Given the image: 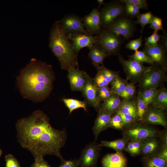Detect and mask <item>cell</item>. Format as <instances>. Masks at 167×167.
<instances>
[{"mask_svg":"<svg viewBox=\"0 0 167 167\" xmlns=\"http://www.w3.org/2000/svg\"><path fill=\"white\" fill-rule=\"evenodd\" d=\"M16 128L20 145L34 158L54 155L62 162L65 160L60 151L66 140V131L53 128L48 117L42 111H34L30 116L19 119Z\"/></svg>","mask_w":167,"mask_h":167,"instance_id":"1","label":"cell"},{"mask_svg":"<svg viewBox=\"0 0 167 167\" xmlns=\"http://www.w3.org/2000/svg\"><path fill=\"white\" fill-rule=\"evenodd\" d=\"M54 77L51 65L33 58L21 69L16 80L24 98L41 102L51 93Z\"/></svg>","mask_w":167,"mask_h":167,"instance_id":"2","label":"cell"},{"mask_svg":"<svg viewBox=\"0 0 167 167\" xmlns=\"http://www.w3.org/2000/svg\"><path fill=\"white\" fill-rule=\"evenodd\" d=\"M49 46L58 60L62 69L68 71L78 68V54L67 35L63 32L59 20L56 21L51 29Z\"/></svg>","mask_w":167,"mask_h":167,"instance_id":"3","label":"cell"},{"mask_svg":"<svg viewBox=\"0 0 167 167\" xmlns=\"http://www.w3.org/2000/svg\"><path fill=\"white\" fill-rule=\"evenodd\" d=\"M167 69L153 65L148 66L139 82L141 91L157 89L167 81Z\"/></svg>","mask_w":167,"mask_h":167,"instance_id":"4","label":"cell"},{"mask_svg":"<svg viewBox=\"0 0 167 167\" xmlns=\"http://www.w3.org/2000/svg\"><path fill=\"white\" fill-rule=\"evenodd\" d=\"M96 36V43L104 49L108 56L119 54L124 40L122 37L104 28H102Z\"/></svg>","mask_w":167,"mask_h":167,"instance_id":"5","label":"cell"},{"mask_svg":"<svg viewBox=\"0 0 167 167\" xmlns=\"http://www.w3.org/2000/svg\"><path fill=\"white\" fill-rule=\"evenodd\" d=\"M100 11L102 28H108L118 18L125 15V3L121 0L111 1L105 4Z\"/></svg>","mask_w":167,"mask_h":167,"instance_id":"6","label":"cell"},{"mask_svg":"<svg viewBox=\"0 0 167 167\" xmlns=\"http://www.w3.org/2000/svg\"><path fill=\"white\" fill-rule=\"evenodd\" d=\"M148 124L136 122L123 129V137L129 141L134 140L141 142L152 137H157L159 131Z\"/></svg>","mask_w":167,"mask_h":167,"instance_id":"7","label":"cell"},{"mask_svg":"<svg viewBox=\"0 0 167 167\" xmlns=\"http://www.w3.org/2000/svg\"><path fill=\"white\" fill-rule=\"evenodd\" d=\"M119 62L122 66L126 79L135 83H138L141 76L148 68L143 63L138 62L131 56H128L127 60L124 59L122 55H118Z\"/></svg>","mask_w":167,"mask_h":167,"instance_id":"8","label":"cell"},{"mask_svg":"<svg viewBox=\"0 0 167 167\" xmlns=\"http://www.w3.org/2000/svg\"><path fill=\"white\" fill-rule=\"evenodd\" d=\"M131 18L126 15L122 16L116 19L107 29L121 36L124 40H128L133 36L136 31V24Z\"/></svg>","mask_w":167,"mask_h":167,"instance_id":"9","label":"cell"},{"mask_svg":"<svg viewBox=\"0 0 167 167\" xmlns=\"http://www.w3.org/2000/svg\"><path fill=\"white\" fill-rule=\"evenodd\" d=\"M59 22L63 32L67 36L88 32L84 27L82 19L75 14L66 15Z\"/></svg>","mask_w":167,"mask_h":167,"instance_id":"10","label":"cell"},{"mask_svg":"<svg viewBox=\"0 0 167 167\" xmlns=\"http://www.w3.org/2000/svg\"><path fill=\"white\" fill-rule=\"evenodd\" d=\"M100 147L99 144L95 142L86 145L78 160L79 166L81 167H94L97 163Z\"/></svg>","mask_w":167,"mask_h":167,"instance_id":"11","label":"cell"},{"mask_svg":"<svg viewBox=\"0 0 167 167\" xmlns=\"http://www.w3.org/2000/svg\"><path fill=\"white\" fill-rule=\"evenodd\" d=\"M143 50L153 65L167 69L166 52L159 44L150 45L145 44Z\"/></svg>","mask_w":167,"mask_h":167,"instance_id":"12","label":"cell"},{"mask_svg":"<svg viewBox=\"0 0 167 167\" xmlns=\"http://www.w3.org/2000/svg\"><path fill=\"white\" fill-rule=\"evenodd\" d=\"M84 28L90 34L98 35L101 32L102 27L100 11L98 8H94L91 11L82 19Z\"/></svg>","mask_w":167,"mask_h":167,"instance_id":"13","label":"cell"},{"mask_svg":"<svg viewBox=\"0 0 167 167\" xmlns=\"http://www.w3.org/2000/svg\"><path fill=\"white\" fill-rule=\"evenodd\" d=\"M99 88L95 83L93 78L88 75L81 91L86 101L95 108L97 107L101 102L99 97Z\"/></svg>","mask_w":167,"mask_h":167,"instance_id":"14","label":"cell"},{"mask_svg":"<svg viewBox=\"0 0 167 167\" xmlns=\"http://www.w3.org/2000/svg\"><path fill=\"white\" fill-rule=\"evenodd\" d=\"M142 121L147 124L159 125L166 128L167 120L165 110L151 105L148 106Z\"/></svg>","mask_w":167,"mask_h":167,"instance_id":"15","label":"cell"},{"mask_svg":"<svg viewBox=\"0 0 167 167\" xmlns=\"http://www.w3.org/2000/svg\"><path fill=\"white\" fill-rule=\"evenodd\" d=\"M71 42L75 50L78 54L80 50L85 47L90 49L96 42L97 36L88 32L67 36Z\"/></svg>","mask_w":167,"mask_h":167,"instance_id":"16","label":"cell"},{"mask_svg":"<svg viewBox=\"0 0 167 167\" xmlns=\"http://www.w3.org/2000/svg\"><path fill=\"white\" fill-rule=\"evenodd\" d=\"M67 77L73 91H80L84 87L88 75L78 68H71L68 71Z\"/></svg>","mask_w":167,"mask_h":167,"instance_id":"17","label":"cell"},{"mask_svg":"<svg viewBox=\"0 0 167 167\" xmlns=\"http://www.w3.org/2000/svg\"><path fill=\"white\" fill-rule=\"evenodd\" d=\"M112 114L102 108L99 111L95 121L93 131L95 141L101 132L110 127V121Z\"/></svg>","mask_w":167,"mask_h":167,"instance_id":"18","label":"cell"},{"mask_svg":"<svg viewBox=\"0 0 167 167\" xmlns=\"http://www.w3.org/2000/svg\"><path fill=\"white\" fill-rule=\"evenodd\" d=\"M88 57L91 59L92 64L98 70L103 65L105 59L108 55L105 51L96 42L89 49Z\"/></svg>","mask_w":167,"mask_h":167,"instance_id":"19","label":"cell"},{"mask_svg":"<svg viewBox=\"0 0 167 167\" xmlns=\"http://www.w3.org/2000/svg\"><path fill=\"white\" fill-rule=\"evenodd\" d=\"M102 163L103 167H126L127 160L122 152H116L106 155Z\"/></svg>","mask_w":167,"mask_h":167,"instance_id":"20","label":"cell"},{"mask_svg":"<svg viewBox=\"0 0 167 167\" xmlns=\"http://www.w3.org/2000/svg\"><path fill=\"white\" fill-rule=\"evenodd\" d=\"M141 154L144 156H152L156 152L160 147L159 142L156 137H152L142 142Z\"/></svg>","mask_w":167,"mask_h":167,"instance_id":"21","label":"cell"},{"mask_svg":"<svg viewBox=\"0 0 167 167\" xmlns=\"http://www.w3.org/2000/svg\"><path fill=\"white\" fill-rule=\"evenodd\" d=\"M150 105L154 107L166 110L167 108V90L166 88L162 87L158 89L155 97Z\"/></svg>","mask_w":167,"mask_h":167,"instance_id":"22","label":"cell"},{"mask_svg":"<svg viewBox=\"0 0 167 167\" xmlns=\"http://www.w3.org/2000/svg\"><path fill=\"white\" fill-rule=\"evenodd\" d=\"M121 101L119 96L113 93L103 101L102 108L113 114L117 112Z\"/></svg>","mask_w":167,"mask_h":167,"instance_id":"23","label":"cell"},{"mask_svg":"<svg viewBox=\"0 0 167 167\" xmlns=\"http://www.w3.org/2000/svg\"><path fill=\"white\" fill-rule=\"evenodd\" d=\"M128 140L124 137L112 141L103 140L99 144L100 147L104 146L112 148L115 150L116 152H122L125 150Z\"/></svg>","mask_w":167,"mask_h":167,"instance_id":"24","label":"cell"},{"mask_svg":"<svg viewBox=\"0 0 167 167\" xmlns=\"http://www.w3.org/2000/svg\"><path fill=\"white\" fill-rule=\"evenodd\" d=\"M117 111L131 116L138 120L134 100L131 99H123L122 100Z\"/></svg>","mask_w":167,"mask_h":167,"instance_id":"25","label":"cell"},{"mask_svg":"<svg viewBox=\"0 0 167 167\" xmlns=\"http://www.w3.org/2000/svg\"><path fill=\"white\" fill-rule=\"evenodd\" d=\"M143 159L144 167H167V161L156 154L144 156Z\"/></svg>","mask_w":167,"mask_h":167,"instance_id":"26","label":"cell"},{"mask_svg":"<svg viewBox=\"0 0 167 167\" xmlns=\"http://www.w3.org/2000/svg\"><path fill=\"white\" fill-rule=\"evenodd\" d=\"M138 120L142 121L147 111L148 106L140 95L138 93L134 100Z\"/></svg>","mask_w":167,"mask_h":167,"instance_id":"27","label":"cell"},{"mask_svg":"<svg viewBox=\"0 0 167 167\" xmlns=\"http://www.w3.org/2000/svg\"><path fill=\"white\" fill-rule=\"evenodd\" d=\"M128 83L126 79H123L118 75L110 83V89L113 94L119 96L124 90Z\"/></svg>","mask_w":167,"mask_h":167,"instance_id":"28","label":"cell"},{"mask_svg":"<svg viewBox=\"0 0 167 167\" xmlns=\"http://www.w3.org/2000/svg\"><path fill=\"white\" fill-rule=\"evenodd\" d=\"M62 101L68 109L70 114L74 110L80 108H82L86 111H87V103L86 100L81 101L71 98H63Z\"/></svg>","mask_w":167,"mask_h":167,"instance_id":"29","label":"cell"},{"mask_svg":"<svg viewBox=\"0 0 167 167\" xmlns=\"http://www.w3.org/2000/svg\"><path fill=\"white\" fill-rule=\"evenodd\" d=\"M142 142L137 141H129L126 146L125 151L132 156H136L141 153Z\"/></svg>","mask_w":167,"mask_h":167,"instance_id":"30","label":"cell"},{"mask_svg":"<svg viewBox=\"0 0 167 167\" xmlns=\"http://www.w3.org/2000/svg\"><path fill=\"white\" fill-rule=\"evenodd\" d=\"M158 89H151L140 91L138 93L142 97L148 106L153 101Z\"/></svg>","mask_w":167,"mask_h":167,"instance_id":"31","label":"cell"},{"mask_svg":"<svg viewBox=\"0 0 167 167\" xmlns=\"http://www.w3.org/2000/svg\"><path fill=\"white\" fill-rule=\"evenodd\" d=\"M153 15L151 11L140 14L137 17V20L135 21L136 24H139L141 27V32H143L145 26L150 24L152 19Z\"/></svg>","mask_w":167,"mask_h":167,"instance_id":"32","label":"cell"},{"mask_svg":"<svg viewBox=\"0 0 167 167\" xmlns=\"http://www.w3.org/2000/svg\"><path fill=\"white\" fill-rule=\"evenodd\" d=\"M125 5V14L131 18H134L140 14V9L126 0H121Z\"/></svg>","mask_w":167,"mask_h":167,"instance_id":"33","label":"cell"},{"mask_svg":"<svg viewBox=\"0 0 167 167\" xmlns=\"http://www.w3.org/2000/svg\"><path fill=\"white\" fill-rule=\"evenodd\" d=\"M98 70L101 71L104 78L109 84H110L117 76L119 75L120 73L119 71H116L111 70L106 67L104 65L101 66Z\"/></svg>","mask_w":167,"mask_h":167,"instance_id":"34","label":"cell"},{"mask_svg":"<svg viewBox=\"0 0 167 167\" xmlns=\"http://www.w3.org/2000/svg\"><path fill=\"white\" fill-rule=\"evenodd\" d=\"M136 93V88L134 84L132 82L128 83L123 92L119 96L123 99H131Z\"/></svg>","mask_w":167,"mask_h":167,"instance_id":"35","label":"cell"},{"mask_svg":"<svg viewBox=\"0 0 167 167\" xmlns=\"http://www.w3.org/2000/svg\"><path fill=\"white\" fill-rule=\"evenodd\" d=\"M131 56L136 61L140 63L144 62L153 65V63L144 52L141 50L135 51Z\"/></svg>","mask_w":167,"mask_h":167,"instance_id":"36","label":"cell"},{"mask_svg":"<svg viewBox=\"0 0 167 167\" xmlns=\"http://www.w3.org/2000/svg\"><path fill=\"white\" fill-rule=\"evenodd\" d=\"M109 127L119 130L124 129L122 118L117 112L111 117Z\"/></svg>","mask_w":167,"mask_h":167,"instance_id":"37","label":"cell"},{"mask_svg":"<svg viewBox=\"0 0 167 167\" xmlns=\"http://www.w3.org/2000/svg\"><path fill=\"white\" fill-rule=\"evenodd\" d=\"M116 112L119 114L122 118L124 129L132 125L138 121L131 116L119 111H117Z\"/></svg>","mask_w":167,"mask_h":167,"instance_id":"38","label":"cell"},{"mask_svg":"<svg viewBox=\"0 0 167 167\" xmlns=\"http://www.w3.org/2000/svg\"><path fill=\"white\" fill-rule=\"evenodd\" d=\"M97 70V72L93 78L95 83L99 88L108 86L110 84L104 78L101 71Z\"/></svg>","mask_w":167,"mask_h":167,"instance_id":"39","label":"cell"},{"mask_svg":"<svg viewBox=\"0 0 167 167\" xmlns=\"http://www.w3.org/2000/svg\"><path fill=\"white\" fill-rule=\"evenodd\" d=\"M142 36L137 39L131 40L127 43L125 45V47L130 50L135 51L138 50V49L142 45L143 40L142 39Z\"/></svg>","mask_w":167,"mask_h":167,"instance_id":"40","label":"cell"},{"mask_svg":"<svg viewBox=\"0 0 167 167\" xmlns=\"http://www.w3.org/2000/svg\"><path fill=\"white\" fill-rule=\"evenodd\" d=\"M162 19L156 16H153L152 19L150 24L149 28L152 29L154 31H157L164 30Z\"/></svg>","mask_w":167,"mask_h":167,"instance_id":"41","label":"cell"},{"mask_svg":"<svg viewBox=\"0 0 167 167\" xmlns=\"http://www.w3.org/2000/svg\"><path fill=\"white\" fill-rule=\"evenodd\" d=\"M113 94L110 88L108 86L104 87L99 89V97L101 101H105Z\"/></svg>","mask_w":167,"mask_h":167,"instance_id":"42","label":"cell"},{"mask_svg":"<svg viewBox=\"0 0 167 167\" xmlns=\"http://www.w3.org/2000/svg\"><path fill=\"white\" fill-rule=\"evenodd\" d=\"M5 167H21L17 159L12 155L8 154L5 156Z\"/></svg>","mask_w":167,"mask_h":167,"instance_id":"43","label":"cell"},{"mask_svg":"<svg viewBox=\"0 0 167 167\" xmlns=\"http://www.w3.org/2000/svg\"><path fill=\"white\" fill-rule=\"evenodd\" d=\"M34 158V161L30 167H52L44 159L39 156Z\"/></svg>","mask_w":167,"mask_h":167,"instance_id":"44","label":"cell"},{"mask_svg":"<svg viewBox=\"0 0 167 167\" xmlns=\"http://www.w3.org/2000/svg\"><path fill=\"white\" fill-rule=\"evenodd\" d=\"M127 2L135 5L139 9L148 10V3L146 0H126Z\"/></svg>","mask_w":167,"mask_h":167,"instance_id":"45","label":"cell"},{"mask_svg":"<svg viewBox=\"0 0 167 167\" xmlns=\"http://www.w3.org/2000/svg\"><path fill=\"white\" fill-rule=\"evenodd\" d=\"M161 139V147L167 148V133L166 130L159 132L157 136Z\"/></svg>","mask_w":167,"mask_h":167,"instance_id":"46","label":"cell"},{"mask_svg":"<svg viewBox=\"0 0 167 167\" xmlns=\"http://www.w3.org/2000/svg\"><path fill=\"white\" fill-rule=\"evenodd\" d=\"M163 34L161 35L159 43H158L167 53V34L163 30Z\"/></svg>","mask_w":167,"mask_h":167,"instance_id":"47","label":"cell"},{"mask_svg":"<svg viewBox=\"0 0 167 167\" xmlns=\"http://www.w3.org/2000/svg\"><path fill=\"white\" fill-rule=\"evenodd\" d=\"M58 167H78L79 166L78 161L64 160Z\"/></svg>","mask_w":167,"mask_h":167,"instance_id":"48","label":"cell"},{"mask_svg":"<svg viewBox=\"0 0 167 167\" xmlns=\"http://www.w3.org/2000/svg\"><path fill=\"white\" fill-rule=\"evenodd\" d=\"M161 148L158 153L156 155L167 161V148L161 147Z\"/></svg>","mask_w":167,"mask_h":167,"instance_id":"49","label":"cell"},{"mask_svg":"<svg viewBox=\"0 0 167 167\" xmlns=\"http://www.w3.org/2000/svg\"><path fill=\"white\" fill-rule=\"evenodd\" d=\"M152 35V36L153 45H157L160 39L161 35H159L157 31H154Z\"/></svg>","mask_w":167,"mask_h":167,"instance_id":"50","label":"cell"},{"mask_svg":"<svg viewBox=\"0 0 167 167\" xmlns=\"http://www.w3.org/2000/svg\"><path fill=\"white\" fill-rule=\"evenodd\" d=\"M97 2L99 4V6L98 8L99 9L101 6L103 4L105 5V4L104 2V1L103 0H97Z\"/></svg>","mask_w":167,"mask_h":167,"instance_id":"51","label":"cell"},{"mask_svg":"<svg viewBox=\"0 0 167 167\" xmlns=\"http://www.w3.org/2000/svg\"><path fill=\"white\" fill-rule=\"evenodd\" d=\"M2 150H1V149H0V157L1 156L2 154Z\"/></svg>","mask_w":167,"mask_h":167,"instance_id":"52","label":"cell"}]
</instances>
